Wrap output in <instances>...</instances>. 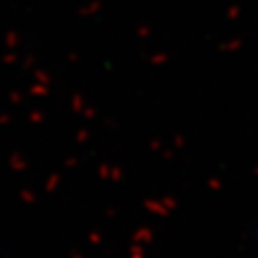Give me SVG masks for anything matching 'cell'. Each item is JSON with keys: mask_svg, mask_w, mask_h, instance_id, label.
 Here are the masks:
<instances>
[{"mask_svg": "<svg viewBox=\"0 0 258 258\" xmlns=\"http://www.w3.org/2000/svg\"><path fill=\"white\" fill-rule=\"evenodd\" d=\"M256 237H258V230H256Z\"/></svg>", "mask_w": 258, "mask_h": 258, "instance_id": "obj_1", "label": "cell"}]
</instances>
